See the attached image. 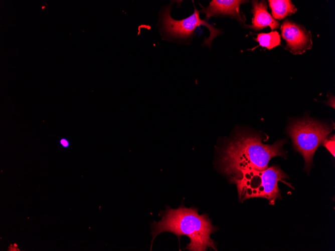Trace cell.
<instances>
[{
    "instance_id": "1",
    "label": "cell",
    "mask_w": 335,
    "mask_h": 251,
    "mask_svg": "<svg viewBox=\"0 0 335 251\" xmlns=\"http://www.w3.org/2000/svg\"><path fill=\"white\" fill-rule=\"evenodd\" d=\"M285 142L282 139L272 145L264 144L258 135L239 133L222 150L221 170L232 179L244 171L265 170L271 158L285 154L282 149Z\"/></svg>"
},
{
    "instance_id": "2",
    "label": "cell",
    "mask_w": 335,
    "mask_h": 251,
    "mask_svg": "<svg viewBox=\"0 0 335 251\" xmlns=\"http://www.w3.org/2000/svg\"><path fill=\"white\" fill-rule=\"evenodd\" d=\"M216 230L208 215H200L195 208L181 206L177 209H172L167 207L161 220L152 223V241L158 234L170 232L179 238L183 235L190 238V242L186 249L204 251L211 247L217 250L215 243L210 237V234Z\"/></svg>"
},
{
    "instance_id": "3",
    "label": "cell",
    "mask_w": 335,
    "mask_h": 251,
    "mask_svg": "<svg viewBox=\"0 0 335 251\" xmlns=\"http://www.w3.org/2000/svg\"><path fill=\"white\" fill-rule=\"evenodd\" d=\"M286 178L287 175L278 166H273L263 170L243 172L231 181L236 184L240 199L262 197L273 204L277 199L281 198L278 182H283Z\"/></svg>"
},
{
    "instance_id": "4",
    "label": "cell",
    "mask_w": 335,
    "mask_h": 251,
    "mask_svg": "<svg viewBox=\"0 0 335 251\" xmlns=\"http://www.w3.org/2000/svg\"><path fill=\"white\" fill-rule=\"evenodd\" d=\"M331 130L329 125L307 118L293 122L289 125L288 134L296 150L304 158L305 169L311 167L316 150Z\"/></svg>"
},
{
    "instance_id": "5",
    "label": "cell",
    "mask_w": 335,
    "mask_h": 251,
    "mask_svg": "<svg viewBox=\"0 0 335 251\" xmlns=\"http://www.w3.org/2000/svg\"><path fill=\"white\" fill-rule=\"evenodd\" d=\"M194 12L193 15L186 19L181 20L173 19L170 15L171 8H166L162 13V24L164 33L169 36L178 38H187L191 36L197 27L205 26L210 31V36L205 39L204 46H211L213 40L221 34V30L215 28L212 25L208 23L205 20L200 18V11L194 6Z\"/></svg>"
},
{
    "instance_id": "6",
    "label": "cell",
    "mask_w": 335,
    "mask_h": 251,
    "mask_svg": "<svg viewBox=\"0 0 335 251\" xmlns=\"http://www.w3.org/2000/svg\"><path fill=\"white\" fill-rule=\"evenodd\" d=\"M280 29L281 36L286 41L284 48L292 54H302L311 49V33L304 26L286 19L282 24Z\"/></svg>"
},
{
    "instance_id": "7",
    "label": "cell",
    "mask_w": 335,
    "mask_h": 251,
    "mask_svg": "<svg viewBox=\"0 0 335 251\" xmlns=\"http://www.w3.org/2000/svg\"><path fill=\"white\" fill-rule=\"evenodd\" d=\"M245 1L241 0H213L207 7H202L200 13L206 15L205 20L208 21L211 17L228 16L236 19L241 24L244 23L245 17L240 12V6Z\"/></svg>"
},
{
    "instance_id": "8",
    "label": "cell",
    "mask_w": 335,
    "mask_h": 251,
    "mask_svg": "<svg viewBox=\"0 0 335 251\" xmlns=\"http://www.w3.org/2000/svg\"><path fill=\"white\" fill-rule=\"evenodd\" d=\"M253 14L252 25L246 26L247 28L259 31L270 27L272 30L276 29L279 27V22L271 16L267 11L266 3L264 1L258 2L252 1Z\"/></svg>"
},
{
    "instance_id": "9",
    "label": "cell",
    "mask_w": 335,
    "mask_h": 251,
    "mask_svg": "<svg viewBox=\"0 0 335 251\" xmlns=\"http://www.w3.org/2000/svg\"><path fill=\"white\" fill-rule=\"evenodd\" d=\"M268 2L274 19H282L297 11V8L289 0H269Z\"/></svg>"
},
{
    "instance_id": "10",
    "label": "cell",
    "mask_w": 335,
    "mask_h": 251,
    "mask_svg": "<svg viewBox=\"0 0 335 251\" xmlns=\"http://www.w3.org/2000/svg\"><path fill=\"white\" fill-rule=\"evenodd\" d=\"M255 41L259 43V46L271 50L280 45V36L277 31L269 33H260L257 35Z\"/></svg>"
},
{
    "instance_id": "11",
    "label": "cell",
    "mask_w": 335,
    "mask_h": 251,
    "mask_svg": "<svg viewBox=\"0 0 335 251\" xmlns=\"http://www.w3.org/2000/svg\"><path fill=\"white\" fill-rule=\"evenodd\" d=\"M323 146L329 151V152L334 157V135L328 139H325L323 142Z\"/></svg>"
},
{
    "instance_id": "12",
    "label": "cell",
    "mask_w": 335,
    "mask_h": 251,
    "mask_svg": "<svg viewBox=\"0 0 335 251\" xmlns=\"http://www.w3.org/2000/svg\"><path fill=\"white\" fill-rule=\"evenodd\" d=\"M61 143L64 147H67L69 145L68 141L64 139H63L61 140Z\"/></svg>"
}]
</instances>
